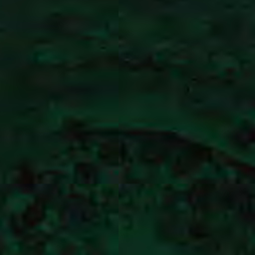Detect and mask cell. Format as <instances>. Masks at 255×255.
Masks as SVG:
<instances>
[]
</instances>
